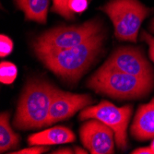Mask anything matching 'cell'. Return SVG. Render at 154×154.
<instances>
[{
    "label": "cell",
    "mask_w": 154,
    "mask_h": 154,
    "mask_svg": "<svg viewBox=\"0 0 154 154\" xmlns=\"http://www.w3.org/2000/svg\"><path fill=\"white\" fill-rule=\"evenodd\" d=\"M103 34H95L84 43L71 48L38 55L45 66L64 80L74 83L87 71L101 52Z\"/></svg>",
    "instance_id": "1"
},
{
    "label": "cell",
    "mask_w": 154,
    "mask_h": 154,
    "mask_svg": "<svg viewBox=\"0 0 154 154\" xmlns=\"http://www.w3.org/2000/svg\"><path fill=\"white\" fill-rule=\"evenodd\" d=\"M57 88L51 83L32 79L27 82L14 118V127L20 130L47 125L49 112Z\"/></svg>",
    "instance_id": "2"
},
{
    "label": "cell",
    "mask_w": 154,
    "mask_h": 154,
    "mask_svg": "<svg viewBox=\"0 0 154 154\" xmlns=\"http://www.w3.org/2000/svg\"><path fill=\"white\" fill-rule=\"evenodd\" d=\"M88 88L115 99H138L148 95L154 79L139 78L103 64L87 82Z\"/></svg>",
    "instance_id": "3"
},
{
    "label": "cell",
    "mask_w": 154,
    "mask_h": 154,
    "mask_svg": "<svg viewBox=\"0 0 154 154\" xmlns=\"http://www.w3.org/2000/svg\"><path fill=\"white\" fill-rule=\"evenodd\" d=\"M102 32V25L96 20L81 25L59 27L40 35L32 44L36 55L75 47Z\"/></svg>",
    "instance_id": "4"
},
{
    "label": "cell",
    "mask_w": 154,
    "mask_h": 154,
    "mask_svg": "<svg viewBox=\"0 0 154 154\" xmlns=\"http://www.w3.org/2000/svg\"><path fill=\"white\" fill-rule=\"evenodd\" d=\"M101 10L113 22L116 37L133 43L137 42L139 28L149 13L138 0H111Z\"/></svg>",
    "instance_id": "5"
},
{
    "label": "cell",
    "mask_w": 154,
    "mask_h": 154,
    "mask_svg": "<svg viewBox=\"0 0 154 154\" xmlns=\"http://www.w3.org/2000/svg\"><path fill=\"white\" fill-rule=\"evenodd\" d=\"M132 115V105L117 107L107 101H103L98 105L90 106L81 111L80 120L98 119L115 132L116 146L121 150L128 148L127 130Z\"/></svg>",
    "instance_id": "6"
},
{
    "label": "cell",
    "mask_w": 154,
    "mask_h": 154,
    "mask_svg": "<svg viewBox=\"0 0 154 154\" xmlns=\"http://www.w3.org/2000/svg\"><path fill=\"white\" fill-rule=\"evenodd\" d=\"M104 65L139 78L154 79V70L138 48L121 47L113 53Z\"/></svg>",
    "instance_id": "7"
},
{
    "label": "cell",
    "mask_w": 154,
    "mask_h": 154,
    "mask_svg": "<svg viewBox=\"0 0 154 154\" xmlns=\"http://www.w3.org/2000/svg\"><path fill=\"white\" fill-rule=\"evenodd\" d=\"M80 140L92 154H112L115 152V132L98 119L84 123L79 129Z\"/></svg>",
    "instance_id": "8"
},
{
    "label": "cell",
    "mask_w": 154,
    "mask_h": 154,
    "mask_svg": "<svg viewBox=\"0 0 154 154\" xmlns=\"http://www.w3.org/2000/svg\"><path fill=\"white\" fill-rule=\"evenodd\" d=\"M92 102V98L88 94H75L57 89L51 104L47 125L71 117Z\"/></svg>",
    "instance_id": "9"
},
{
    "label": "cell",
    "mask_w": 154,
    "mask_h": 154,
    "mask_svg": "<svg viewBox=\"0 0 154 154\" xmlns=\"http://www.w3.org/2000/svg\"><path fill=\"white\" fill-rule=\"evenodd\" d=\"M131 135L140 141L154 137V98L138 107L131 125Z\"/></svg>",
    "instance_id": "10"
},
{
    "label": "cell",
    "mask_w": 154,
    "mask_h": 154,
    "mask_svg": "<svg viewBox=\"0 0 154 154\" xmlns=\"http://www.w3.org/2000/svg\"><path fill=\"white\" fill-rule=\"evenodd\" d=\"M75 134L69 128L65 127H55L30 136L28 137V143L32 146H49L70 143L75 141Z\"/></svg>",
    "instance_id": "11"
},
{
    "label": "cell",
    "mask_w": 154,
    "mask_h": 154,
    "mask_svg": "<svg viewBox=\"0 0 154 154\" xmlns=\"http://www.w3.org/2000/svg\"><path fill=\"white\" fill-rule=\"evenodd\" d=\"M17 7L25 14L27 20H33L45 24L50 0H14Z\"/></svg>",
    "instance_id": "12"
},
{
    "label": "cell",
    "mask_w": 154,
    "mask_h": 154,
    "mask_svg": "<svg viewBox=\"0 0 154 154\" xmlns=\"http://www.w3.org/2000/svg\"><path fill=\"white\" fill-rule=\"evenodd\" d=\"M19 144L20 136L10 128L9 114L2 113L0 116V152L4 153L10 149L17 148Z\"/></svg>",
    "instance_id": "13"
},
{
    "label": "cell",
    "mask_w": 154,
    "mask_h": 154,
    "mask_svg": "<svg viewBox=\"0 0 154 154\" xmlns=\"http://www.w3.org/2000/svg\"><path fill=\"white\" fill-rule=\"evenodd\" d=\"M18 74L17 66L11 62H1L0 65V81L3 84H12Z\"/></svg>",
    "instance_id": "14"
},
{
    "label": "cell",
    "mask_w": 154,
    "mask_h": 154,
    "mask_svg": "<svg viewBox=\"0 0 154 154\" xmlns=\"http://www.w3.org/2000/svg\"><path fill=\"white\" fill-rule=\"evenodd\" d=\"M54 5L52 10L55 13L59 14L66 20H73L74 13L70 10L68 7L69 0H53Z\"/></svg>",
    "instance_id": "15"
},
{
    "label": "cell",
    "mask_w": 154,
    "mask_h": 154,
    "mask_svg": "<svg viewBox=\"0 0 154 154\" xmlns=\"http://www.w3.org/2000/svg\"><path fill=\"white\" fill-rule=\"evenodd\" d=\"M12 51H13L12 40L8 36L1 34V36H0V57H6L12 53Z\"/></svg>",
    "instance_id": "16"
},
{
    "label": "cell",
    "mask_w": 154,
    "mask_h": 154,
    "mask_svg": "<svg viewBox=\"0 0 154 154\" xmlns=\"http://www.w3.org/2000/svg\"><path fill=\"white\" fill-rule=\"evenodd\" d=\"M88 0H69L68 7L73 13H82L88 8Z\"/></svg>",
    "instance_id": "17"
},
{
    "label": "cell",
    "mask_w": 154,
    "mask_h": 154,
    "mask_svg": "<svg viewBox=\"0 0 154 154\" xmlns=\"http://www.w3.org/2000/svg\"><path fill=\"white\" fill-rule=\"evenodd\" d=\"M141 40L143 42H146L149 45V57L154 63V37L151 36L149 33L146 32L145 31L142 32L141 33Z\"/></svg>",
    "instance_id": "18"
},
{
    "label": "cell",
    "mask_w": 154,
    "mask_h": 154,
    "mask_svg": "<svg viewBox=\"0 0 154 154\" xmlns=\"http://www.w3.org/2000/svg\"><path fill=\"white\" fill-rule=\"evenodd\" d=\"M47 150H48V148L44 147V145L43 146H37L36 145V146L32 147V148L23 149H20L18 151L10 152V153H13V154H41V153H44Z\"/></svg>",
    "instance_id": "19"
},
{
    "label": "cell",
    "mask_w": 154,
    "mask_h": 154,
    "mask_svg": "<svg viewBox=\"0 0 154 154\" xmlns=\"http://www.w3.org/2000/svg\"><path fill=\"white\" fill-rule=\"evenodd\" d=\"M131 153L133 154H154L153 150L149 148H139L135 150H133Z\"/></svg>",
    "instance_id": "20"
},
{
    "label": "cell",
    "mask_w": 154,
    "mask_h": 154,
    "mask_svg": "<svg viewBox=\"0 0 154 154\" xmlns=\"http://www.w3.org/2000/svg\"><path fill=\"white\" fill-rule=\"evenodd\" d=\"M52 153H54V154H71V153H74V151L70 149H57V150H54V152Z\"/></svg>",
    "instance_id": "21"
},
{
    "label": "cell",
    "mask_w": 154,
    "mask_h": 154,
    "mask_svg": "<svg viewBox=\"0 0 154 154\" xmlns=\"http://www.w3.org/2000/svg\"><path fill=\"white\" fill-rule=\"evenodd\" d=\"M74 152H75V153H78V154H86V153H88L85 149H80V148H79V147H75Z\"/></svg>",
    "instance_id": "22"
},
{
    "label": "cell",
    "mask_w": 154,
    "mask_h": 154,
    "mask_svg": "<svg viewBox=\"0 0 154 154\" xmlns=\"http://www.w3.org/2000/svg\"><path fill=\"white\" fill-rule=\"evenodd\" d=\"M149 29L152 32H154V19L152 20V21L150 22V25H149Z\"/></svg>",
    "instance_id": "23"
},
{
    "label": "cell",
    "mask_w": 154,
    "mask_h": 154,
    "mask_svg": "<svg viewBox=\"0 0 154 154\" xmlns=\"http://www.w3.org/2000/svg\"><path fill=\"white\" fill-rule=\"evenodd\" d=\"M150 149L153 150V152H154V138H153V140H152V142H151V144H150Z\"/></svg>",
    "instance_id": "24"
}]
</instances>
